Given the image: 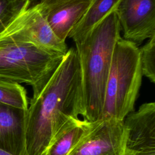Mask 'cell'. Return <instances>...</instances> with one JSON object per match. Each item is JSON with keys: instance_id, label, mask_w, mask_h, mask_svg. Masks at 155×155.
I'll list each match as a JSON object with an SVG mask.
<instances>
[{"instance_id": "cell-15", "label": "cell", "mask_w": 155, "mask_h": 155, "mask_svg": "<svg viewBox=\"0 0 155 155\" xmlns=\"http://www.w3.org/2000/svg\"><path fill=\"white\" fill-rule=\"evenodd\" d=\"M31 0H0V34Z\"/></svg>"}, {"instance_id": "cell-7", "label": "cell", "mask_w": 155, "mask_h": 155, "mask_svg": "<svg viewBox=\"0 0 155 155\" xmlns=\"http://www.w3.org/2000/svg\"><path fill=\"white\" fill-rule=\"evenodd\" d=\"M114 12L124 39L139 45L155 35V0H120Z\"/></svg>"}, {"instance_id": "cell-12", "label": "cell", "mask_w": 155, "mask_h": 155, "mask_svg": "<svg viewBox=\"0 0 155 155\" xmlns=\"http://www.w3.org/2000/svg\"><path fill=\"white\" fill-rule=\"evenodd\" d=\"M88 123L79 117L69 120L53 137L42 155H67L81 139Z\"/></svg>"}, {"instance_id": "cell-8", "label": "cell", "mask_w": 155, "mask_h": 155, "mask_svg": "<svg viewBox=\"0 0 155 155\" xmlns=\"http://www.w3.org/2000/svg\"><path fill=\"white\" fill-rule=\"evenodd\" d=\"M91 0H41L38 4L47 24L61 41L86 12Z\"/></svg>"}, {"instance_id": "cell-16", "label": "cell", "mask_w": 155, "mask_h": 155, "mask_svg": "<svg viewBox=\"0 0 155 155\" xmlns=\"http://www.w3.org/2000/svg\"><path fill=\"white\" fill-rule=\"evenodd\" d=\"M0 155H13V154L0 148Z\"/></svg>"}, {"instance_id": "cell-13", "label": "cell", "mask_w": 155, "mask_h": 155, "mask_svg": "<svg viewBox=\"0 0 155 155\" xmlns=\"http://www.w3.org/2000/svg\"><path fill=\"white\" fill-rule=\"evenodd\" d=\"M0 104L26 111L28 101L25 88L20 84L0 79Z\"/></svg>"}, {"instance_id": "cell-14", "label": "cell", "mask_w": 155, "mask_h": 155, "mask_svg": "<svg viewBox=\"0 0 155 155\" xmlns=\"http://www.w3.org/2000/svg\"><path fill=\"white\" fill-rule=\"evenodd\" d=\"M142 75L152 83L155 82V35L148 39L139 48Z\"/></svg>"}, {"instance_id": "cell-10", "label": "cell", "mask_w": 155, "mask_h": 155, "mask_svg": "<svg viewBox=\"0 0 155 155\" xmlns=\"http://www.w3.org/2000/svg\"><path fill=\"white\" fill-rule=\"evenodd\" d=\"M120 0H91L89 6L81 20L68 35L74 43L81 42L96 25L113 12Z\"/></svg>"}, {"instance_id": "cell-6", "label": "cell", "mask_w": 155, "mask_h": 155, "mask_svg": "<svg viewBox=\"0 0 155 155\" xmlns=\"http://www.w3.org/2000/svg\"><path fill=\"white\" fill-rule=\"evenodd\" d=\"M125 138L124 120L102 117L89 122L81 139L67 155H124Z\"/></svg>"}, {"instance_id": "cell-9", "label": "cell", "mask_w": 155, "mask_h": 155, "mask_svg": "<svg viewBox=\"0 0 155 155\" xmlns=\"http://www.w3.org/2000/svg\"><path fill=\"white\" fill-rule=\"evenodd\" d=\"M26 111L0 104V148L13 155H24Z\"/></svg>"}, {"instance_id": "cell-11", "label": "cell", "mask_w": 155, "mask_h": 155, "mask_svg": "<svg viewBox=\"0 0 155 155\" xmlns=\"http://www.w3.org/2000/svg\"><path fill=\"white\" fill-rule=\"evenodd\" d=\"M124 155H155V130L140 122L125 125Z\"/></svg>"}, {"instance_id": "cell-1", "label": "cell", "mask_w": 155, "mask_h": 155, "mask_svg": "<svg viewBox=\"0 0 155 155\" xmlns=\"http://www.w3.org/2000/svg\"><path fill=\"white\" fill-rule=\"evenodd\" d=\"M84 113L79 61L71 47L42 87L33 93L25 113L24 155H42L55 134Z\"/></svg>"}, {"instance_id": "cell-3", "label": "cell", "mask_w": 155, "mask_h": 155, "mask_svg": "<svg viewBox=\"0 0 155 155\" xmlns=\"http://www.w3.org/2000/svg\"><path fill=\"white\" fill-rule=\"evenodd\" d=\"M142 76L139 48L120 37L113 53L102 118L124 120L134 111Z\"/></svg>"}, {"instance_id": "cell-5", "label": "cell", "mask_w": 155, "mask_h": 155, "mask_svg": "<svg viewBox=\"0 0 155 155\" xmlns=\"http://www.w3.org/2000/svg\"><path fill=\"white\" fill-rule=\"evenodd\" d=\"M24 43L65 54V42L53 33L43 16L38 4L29 2L0 34V45Z\"/></svg>"}, {"instance_id": "cell-4", "label": "cell", "mask_w": 155, "mask_h": 155, "mask_svg": "<svg viewBox=\"0 0 155 155\" xmlns=\"http://www.w3.org/2000/svg\"><path fill=\"white\" fill-rule=\"evenodd\" d=\"M64 55L28 44L0 45V79L27 84L35 93L47 81Z\"/></svg>"}, {"instance_id": "cell-2", "label": "cell", "mask_w": 155, "mask_h": 155, "mask_svg": "<svg viewBox=\"0 0 155 155\" xmlns=\"http://www.w3.org/2000/svg\"><path fill=\"white\" fill-rule=\"evenodd\" d=\"M115 12L96 25L86 37L75 43L82 78L84 120L102 118L105 91L115 45L120 36Z\"/></svg>"}]
</instances>
